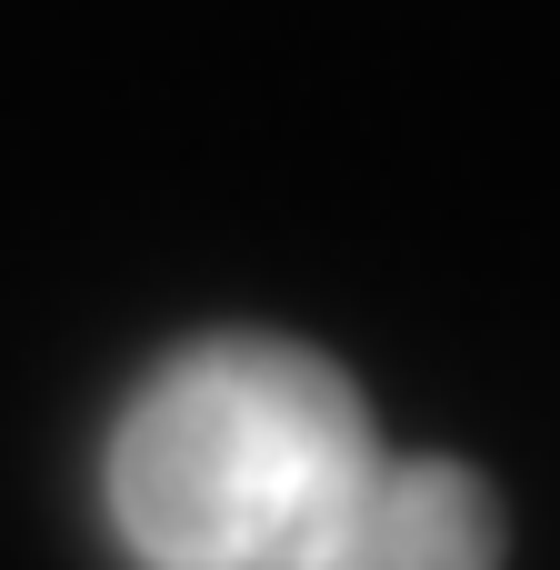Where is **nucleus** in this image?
<instances>
[{
	"label": "nucleus",
	"mask_w": 560,
	"mask_h": 570,
	"mask_svg": "<svg viewBox=\"0 0 560 570\" xmlns=\"http://www.w3.org/2000/svg\"><path fill=\"white\" fill-rule=\"evenodd\" d=\"M381 471L391 451L321 351L210 331L120 401L100 511L130 570H341Z\"/></svg>",
	"instance_id": "f257e3e1"
},
{
	"label": "nucleus",
	"mask_w": 560,
	"mask_h": 570,
	"mask_svg": "<svg viewBox=\"0 0 560 570\" xmlns=\"http://www.w3.org/2000/svg\"><path fill=\"white\" fill-rule=\"evenodd\" d=\"M341 570H501V501L461 461H401L371 481Z\"/></svg>",
	"instance_id": "f03ea898"
}]
</instances>
